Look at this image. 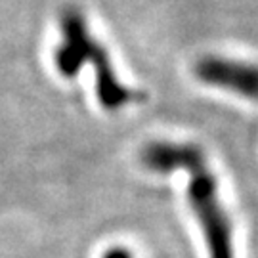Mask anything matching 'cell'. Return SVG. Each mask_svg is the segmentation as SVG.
Returning a JSON list of instances; mask_svg holds the SVG:
<instances>
[{
	"instance_id": "6da1fadb",
	"label": "cell",
	"mask_w": 258,
	"mask_h": 258,
	"mask_svg": "<svg viewBox=\"0 0 258 258\" xmlns=\"http://www.w3.org/2000/svg\"><path fill=\"white\" fill-rule=\"evenodd\" d=\"M142 163L153 172L185 170L189 174L187 197L211 258H233V233L228 212L218 197V182L212 174L205 153L195 144L151 142L142 149Z\"/></svg>"
},
{
	"instance_id": "7a4b0ae2",
	"label": "cell",
	"mask_w": 258,
	"mask_h": 258,
	"mask_svg": "<svg viewBox=\"0 0 258 258\" xmlns=\"http://www.w3.org/2000/svg\"><path fill=\"white\" fill-rule=\"evenodd\" d=\"M57 71L73 79L84 63H92L96 71V90L105 109H119L132 102L134 94L119 83L105 48L90 35L84 16L75 8H69L61 18V44L54 54Z\"/></svg>"
},
{
	"instance_id": "3957f363",
	"label": "cell",
	"mask_w": 258,
	"mask_h": 258,
	"mask_svg": "<svg viewBox=\"0 0 258 258\" xmlns=\"http://www.w3.org/2000/svg\"><path fill=\"white\" fill-rule=\"evenodd\" d=\"M195 75L201 83L258 102V63L207 55L197 61Z\"/></svg>"
},
{
	"instance_id": "277c9868",
	"label": "cell",
	"mask_w": 258,
	"mask_h": 258,
	"mask_svg": "<svg viewBox=\"0 0 258 258\" xmlns=\"http://www.w3.org/2000/svg\"><path fill=\"white\" fill-rule=\"evenodd\" d=\"M103 258H132L130 256V252L126 249H122V247H115V249H109Z\"/></svg>"
}]
</instances>
